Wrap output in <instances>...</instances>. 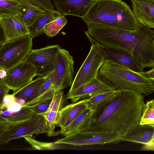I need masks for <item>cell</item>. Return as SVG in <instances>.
Returning <instances> with one entry per match:
<instances>
[{"label":"cell","mask_w":154,"mask_h":154,"mask_svg":"<svg viewBox=\"0 0 154 154\" xmlns=\"http://www.w3.org/2000/svg\"><path fill=\"white\" fill-rule=\"evenodd\" d=\"M5 41V33L0 23V45Z\"/></svg>","instance_id":"38"},{"label":"cell","mask_w":154,"mask_h":154,"mask_svg":"<svg viewBox=\"0 0 154 154\" xmlns=\"http://www.w3.org/2000/svg\"><path fill=\"white\" fill-rule=\"evenodd\" d=\"M7 71L3 69H0V79H2L6 75Z\"/></svg>","instance_id":"40"},{"label":"cell","mask_w":154,"mask_h":154,"mask_svg":"<svg viewBox=\"0 0 154 154\" xmlns=\"http://www.w3.org/2000/svg\"><path fill=\"white\" fill-rule=\"evenodd\" d=\"M120 135L116 132L87 131L77 132L59 139L54 142L75 146L116 143L120 141Z\"/></svg>","instance_id":"9"},{"label":"cell","mask_w":154,"mask_h":154,"mask_svg":"<svg viewBox=\"0 0 154 154\" xmlns=\"http://www.w3.org/2000/svg\"><path fill=\"white\" fill-rule=\"evenodd\" d=\"M89 40L118 48L129 54L143 69L154 67V30L139 23L128 29L99 24L87 25Z\"/></svg>","instance_id":"1"},{"label":"cell","mask_w":154,"mask_h":154,"mask_svg":"<svg viewBox=\"0 0 154 154\" xmlns=\"http://www.w3.org/2000/svg\"><path fill=\"white\" fill-rule=\"evenodd\" d=\"M57 10L62 15L81 18L86 13L94 0H53Z\"/></svg>","instance_id":"16"},{"label":"cell","mask_w":154,"mask_h":154,"mask_svg":"<svg viewBox=\"0 0 154 154\" xmlns=\"http://www.w3.org/2000/svg\"><path fill=\"white\" fill-rule=\"evenodd\" d=\"M100 48L105 60H111L116 63L125 66L136 72H143L144 71L135 59L128 53L121 49L104 46L94 41Z\"/></svg>","instance_id":"14"},{"label":"cell","mask_w":154,"mask_h":154,"mask_svg":"<svg viewBox=\"0 0 154 154\" xmlns=\"http://www.w3.org/2000/svg\"><path fill=\"white\" fill-rule=\"evenodd\" d=\"M15 101V98L12 94H7L4 99L3 104H6Z\"/></svg>","instance_id":"37"},{"label":"cell","mask_w":154,"mask_h":154,"mask_svg":"<svg viewBox=\"0 0 154 154\" xmlns=\"http://www.w3.org/2000/svg\"><path fill=\"white\" fill-rule=\"evenodd\" d=\"M20 0H0V17L18 15L20 11Z\"/></svg>","instance_id":"26"},{"label":"cell","mask_w":154,"mask_h":154,"mask_svg":"<svg viewBox=\"0 0 154 154\" xmlns=\"http://www.w3.org/2000/svg\"><path fill=\"white\" fill-rule=\"evenodd\" d=\"M67 22L65 16L62 15L46 25L44 28L43 33L48 36H54L67 24Z\"/></svg>","instance_id":"27"},{"label":"cell","mask_w":154,"mask_h":154,"mask_svg":"<svg viewBox=\"0 0 154 154\" xmlns=\"http://www.w3.org/2000/svg\"><path fill=\"white\" fill-rule=\"evenodd\" d=\"M51 85V81L47 76L45 80L40 87L39 90V96L46 91Z\"/></svg>","instance_id":"33"},{"label":"cell","mask_w":154,"mask_h":154,"mask_svg":"<svg viewBox=\"0 0 154 154\" xmlns=\"http://www.w3.org/2000/svg\"><path fill=\"white\" fill-rule=\"evenodd\" d=\"M144 74L147 77L154 79V67L148 71L144 72Z\"/></svg>","instance_id":"39"},{"label":"cell","mask_w":154,"mask_h":154,"mask_svg":"<svg viewBox=\"0 0 154 154\" xmlns=\"http://www.w3.org/2000/svg\"><path fill=\"white\" fill-rule=\"evenodd\" d=\"M74 61L69 52L60 48L57 55L53 69L47 76L54 91H60L71 86L74 73Z\"/></svg>","instance_id":"6"},{"label":"cell","mask_w":154,"mask_h":154,"mask_svg":"<svg viewBox=\"0 0 154 154\" xmlns=\"http://www.w3.org/2000/svg\"><path fill=\"white\" fill-rule=\"evenodd\" d=\"M26 142L30 144L34 149L38 150H54L62 149L59 144L52 143L42 142L36 140L31 136L23 137Z\"/></svg>","instance_id":"29"},{"label":"cell","mask_w":154,"mask_h":154,"mask_svg":"<svg viewBox=\"0 0 154 154\" xmlns=\"http://www.w3.org/2000/svg\"><path fill=\"white\" fill-rule=\"evenodd\" d=\"M0 23L5 33V41L23 37L29 34L28 27L16 16L1 17Z\"/></svg>","instance_id":"18"},{"label":"cell","mask_w":154,"mask_h":154,"mask_svg":"<svg viewBox=\"0 0 154 154\" xmlns=\"http://www.w3.org/2000/svg\"><path fill=\"white\" fill-rule=\"evenodd\" d=\"M60 48L59 45H54L32 49L23 61L33 66L36 76H46L52 70L57 55Z\"/></svg>","instance_id":"10"},{"label":"cell","mask_w":154,"mask_h":154,"mask_svg":"<svg viewBox=\"0 0 154 154\" xmlns=\"http://www.w3.org/2000/svg\"><path fill=\"white\" fill-rule=\"evenodd\" d=\"M54 91V89L51 85L50 87L46 91L39 95L35 99L26 104L24 106L35 104L52 99L53 97Z\"/></svg>","instance_id":"31"},{"label":"cell","mask_w":154,"mask_h":154,"mask_svg":"<svg viewBox=\"0 0 154 154\" xmlns=\"http://www.w3.org/2000/svg\"><path fill=\"white\" fill-rule=\"evenodd\" d=\"M62 16L57 10L45 9L39 15L32 24L28 27L29 35L33 38L43 33V29L48 24Z\"/></svg>","instance_id":"22"},{"label":"cell","mask_w":154,"mask_h":154,"mask_svg":"<svg viewBox=\"0 0 154 154\" xmlns=\"http://www.w3.org/2000/svg\"><path fill=\"white\" fill-rule=\"evenodd\" d=\"M117 90L109 102L94 111L88 128L84 131L115 132L121 135L139 122L145 96L132 91Z\"/></svg>","instance_id":"2"},{"label":"cell","mask_w":154,"mask_h":154,"mask_svg":"<svg viewBox=\"0 0 154 154\" xmlns=\"http://www.w3.org/2000/svg\"><path fill=\"white\" fill-rule=\"evenodd\" d=\"M52 98L39 103L24 106L28 107L34 113L42 114L47 110Z\"/></svg>","instance_id":"30"},{"label":"cell","mask_w":154,"mask_h":154,"mask_svg":"<svg viewBox=\"0 0 154 154\" xmlns=\"http://www.w3.org/2000/svg\"><path fill=\"white\" fill-rule=\"evenodd\" d=\"M66 98L62 91H55L47 110L42 114L45 119V125L47 129L46 134L49 137L57 136L59 134L55 131V127L60 111L67 105Z\"/></svg>","instance_id":"13"},{"label":"cell","mask_w":154,"mask_h":154,"mask_svg":"<svg viewBox=\"0 0 154 154\" xmlns=\"http://www.w3.org/2000/svg\"><path fill=\"white\" fill-rule=\"evenodd\" d=\"M10 89L0 82V105L3 104L4 99L8 94Z\"/></svg>","instance_id":"34"},{"label":"cell","mask_w":154,"mask_h":154,"mask_svg":"<svg viewBox=\"0 0 154 154\" xmlns=\"http://www.w3.org/2000/svg\"><path fill=\"white\" fill-rule=\"evenodd\" d=\"M143 72L134 71L109 60L100 68L99 73L109 81L115 90H127L144 96L154 91V79L147 77Z\"/></svg>","instance_id":"4"},{"label":"cell","mask_w":154,"mask_h":154,"mask_svg":"<svg viewBox=\"0 0 154 154\" xmlns=\"http://www.w3.org/2000/svg\"><path fill=\"white\" fill-rule=\"evenodd\" d=\"M32 38L29 35L0 45V69L7 71L23 61L32 49Z\"/></svg>","instance_id":"5"},{"label":"cell","mask_w":154,"mask_h":154,"mask_svg":"<svg viewBox=\"0 0 154 154\" xmlns=\"http://www.w3.org/2000/svg\"><path fill=\"white\" fill-rule=\"evenodd\" d=\"M95 111L86 108L67 126L57 131V133L65 137L77 132L85 131L88 127Z\"/></svg>","instance_id":"21"},{"label":"cell","mask_w":154,"mask_h":154,"mask_svg":"<svg viewBox=\"0 0 154 154\" xmlns=\"http://www.w3.org/2000/svg\"><path fill=\"white\" fill-rule=\"evenodd\" d=\"M139 123L141 125L154 126V100H152L145 103Z\"/></svg>","instance_id":"28"},{"label":"cell","mask_w":154,"mask_h":154,"mask_svg":"<svg viewBox=\"0 0 154 154\" xmlns=\"http://www.w3.org/2000/svg\"><path fill=\"white\" fill-rule=\"evenodd\" d=\"M46 76L39 77L18 91L13 92L15 101L22 106L31 102L39 96L40 87Z\"/></svg>","instance_id":"20"},{"label":"cell","mask_w":154,"mask_h":154,"mask_svg":"<svg viewBox=\"0 0 154 154\" xmlns=\"http://www.w3.org/2000/svg\"><path fill=\"white\" fill-rule=\"evenodd\" d=\"M87 25L99 24L132 30L139 23L131 7L121 0H94L81 18Z\"/></svg>","instance_id":"3"},{"label":"cell","mask_w":154,"mask_h":154,"mask_svg":"<svg viewBox=\"0 0 154 154\" xmlns=\"http://www.w3.org/2000/svg\"><path fill=\"white\" fill-rule=\"evenodd\" d=\"M17 123L0 122V136L12 126Z\"/></svg>","instance_id":"35"},{"label":"cell","mask_w":154,"mask_h":154,"mask_svg":"<svg viewBox=\"0 0 154 154\" xmlns=\"http://www.w3.org/2000/svg\"><path fill=\"white\" fill-rule=\"evenodd\" d=\"M117 90L108 91L88 99V108L95 111L109 102L115 95Z\"/></svg>","instance_id":"25"},{"label":"cell","mask_w":154,"mask_h":154,"mask_svg":"<svg viewBox=\"0 0 154 154\" xmlns=\"http://www.w3.org/2000/svg\"><path fill=\"white\" fill-rule=\"evenodd\" d=\"M143 145L142 148V150L153 151L154 149V140Z\"/></svg>","instance_id":"36"},{"label":"cell","mask_w":154,"mask_h":154,"mask_svg":"<svg viewBox=\"0 0 154 154\" xmlns=\"http://www.w3.org/2000/svg\"><path fill=\"white\" fill-rule=\"evenodd\" d=\"M88 99L73 103L63 107L60 112L56 126L62 129L72 122L87 108Z\"/></svg>","instance_id":"19"},{"label":"cell","mask_w":154,"mask_h":154,"mask_svg":"<svg viewBox=\"0 0 154 154\" xmlns=\"http://www.w3.org/2000/svg\"><path fill=\"white\" fill-rule=\"evenodd\" d=\"M114 90L115 89L112 84L99 74L76 88L69 91L66 98L75 103L82 99H88L100 93Z\"/></svg>","instance_id":"12"},{"label":"cell","mask_w":154,"mask_h":154,"mask_svg":"<svg viewBox=\"0 0 154 154\" xmlns=\"http://www.w3.org/2000/svg\"><path fill=\"white\" fill-rule=\"evenodd\" d=\"M90 42L91 46L89 53L77 73L69 91L98 75L105 62L104 56L100 47L94 42Z\"/></svg>","instance_id":"8"},{"label":"cell","mask_w":154,"mask_h":154,"mask_svg":"<svg viewBox=\"0 0 154 154\" xmlns=\"http://www.w3.org/2000/svg\"><path fill=\"white\" fill-rule=\"evenodd\" d=\"M132 11L139 23L154 28V0H130Z\"/></svg>","instance_id":"17"},{"label":"cell","mask_w":154,"mask_h":154,"mask_svg":"<svg viewBox=\"0 0 154 154\" xmlns=\"http://www.w3.org/2000/svg\"><path fill=\"white\" fill-rule=\"evenodd\" d=\"M35 5L42 8L54 10V7L51 0H23Z\"/></svg>","instance_id":"32"},{"label":"cell","mask_w":154,"mask_h":154,"mask_svg":"<svg viewBox=\"0 0 154 154\" xmlns=\"http://www.w3.org/2000/svg\"><path fill=\"white\" fill-rule=\"evenodd\" d=\"M47 132L44 116L34 113L29 119L13 125L1 135L0 146L18 138Z\"/></svg>","instance_id":"7"},{"label":"cell","mask_w":154,"mask_h":154,"mask_svg":"<svg viewBox=\"0 0 154 154\" xmlns=\"http://www.w3.org/2000/svg\"><path fill=\"white\" fill-rule=\"evenodd\" d=\"M35 76L33 66L23 61L7 70L6 76L0 82L15 92L31 82Z\"/></svg>","instance_id":"11"},{"label":"cell","mask_w":154,"mask_h":154,"mask_svg":"<svg viewBox=\"0 0 154 154\" xmlns=\"http://www.w3.org/2000/svg\"><path fill=\"white\" fill-rule=\"evenodd\" d=\"M20 1V13L16 16L28 27L32 24L38 16L44 11V9L24 0Z\"/></svg>","instance_id":"24"},{"label":"cell","mask_w":154,"mask_h":154,"mask_svg":"<svg viewBox=\"0 0 154 154\" xmlns=\"http://www.w3.org/2000/svg\"><path fill=\"white\" fill-rule=\"evenodd\" d=\"M27 106H23L18 111L8 109L3 104L0 105V122L18 123L30 118L33 114Z\"/></svg>","instance_id":"23"},{"label":"cell","mask_w":154,"mask_h":154,"mask_svg":"<svg viewBox=\"0 0 154 154\" xmlns=\"http://www.w3.org/2000/svg\"><path fill=\"white\" fill-rule=\"evenodd\" d=\"M154 140V126L141 125L139 122L131 126L120 136L121 141L146 144Z\"/></svg>","instance_id":"15"}]
</instances>
